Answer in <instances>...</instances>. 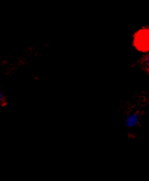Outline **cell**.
<instances>
[{
	"mask_svg": "<svg viewBox=\"0 0 149 181\" xmlns=\"http://www.w3.org/2000/svg\"><path fill=\"white\" fill-rule=\"evenodd\" d=\"M138 48L141 51L149 50V29L139 32L136 39Z\"/></svg>",
	"mask_w": 149,
	"mask_h": 181,
	"instance_id": "1",
	"label": "cell"
},
{
	"mask_svg": "<svg viewBox=\"0 0 149 181\" xmlns=\"http://www.w3.org/2000/svg\"><path fill=\"white\" fill-rule=\"evenodd\" d=\"M140 117L137 112H132L127 116L126 119V126L129 128H133L136 127L139 123Z\"/></svg>",
	"mask_w": 149,
	"mask_h": 181,
	"instance_id": "2",
	"label": "cell"
},
{
	"mask_svg": "<svg viewBox=\"0 0 149 181\" xmlns=\"http://www.w3.org/2000/svg\"><path fill=\"white\" fill-rule=\"evenodd\" d=\"M143 64H144L145 69L146 70V71L149 73V54L147 55V56L145 58Z\"/></svg>",
	"mask_w": 149,
	"mask_h": 181,
	"instance_id": "3",
	"label": "cell"
},
{
	"mask_svg": "<svg viewBox=\"0 0 149 181\" xmlns=\"http://www.w3.org/2000/svg\"><path fill=\"white\" fill-rule=\"evenodd\" d=\"M3 100V94H2V92L0 91V102H1Z\"/></svg>",
	"mask_w": 149,
	"mask_h": 181,
	"instance_id": "4",
	"label": "cell"
}]
</instances>
